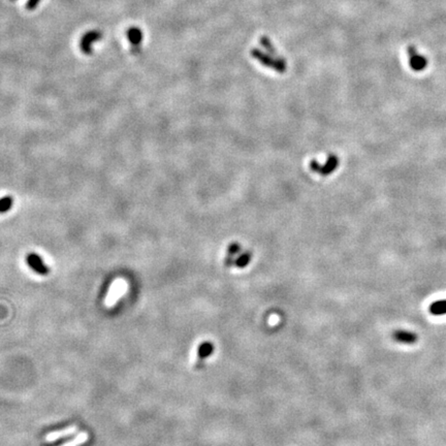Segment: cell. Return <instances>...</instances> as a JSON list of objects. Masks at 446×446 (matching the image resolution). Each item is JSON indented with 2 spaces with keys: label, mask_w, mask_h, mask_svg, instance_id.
Returning <instances> with one entry per match:
<instances>
[{
  "label": "cell",
  "mask_w": 446,
  "mask_h": 446,
  "mask_svg": "<svg viewBox=\"0 0 446 446\" xmlns=\"http://www.w3.org/2000/svg\"><path fill=\"white\" fill-rule=\"evenodd\" d=\"M251 56L254 57V59L258 60L265 67L272 68L278 72H284L286 70V62L282 58L272 57L258 49H252Z\"/></svg>",
  "instance_id": "1"
},
{
  "label": "cell",
  "mask_w": 446,
  "mask_h": 446,
  "mask_svg": "<svg viewBox=\"0 0 446 446\" xmlns=\"http://www.w3.org/2000/svg\"><path fill=\"white\" fill-rule=\"evenodd\" d=\"M103 38V33L98 30H91L86 32L82 37L80 41V48L81 51L86 54V55H90L92 53V46L95 42L101 40Z\"/></svg>",
  "instance_id": "2"
},
{
  "label": "cell",
  "mask_w": 446,
  "mask_h": 446,
  "mask_svg": "<svg viewBox=\"0 0 446 446\" xmlns=\"http://www.w3.org/2000/svg\"><path fill=\"white\" fill-rule=\"evenodd\" d=\"M126 289V284L123 280L119 279L117 281H115L109 291V295L106 299V306L107 307H112V306L118 301V299L124 294Z\"/></svg>",
  "instance_id": "3"
},
{
  "label": "cell",
  "mask_w": 446,
  "mask_h": 446,
  "mask_svg": "<svg viewBox=\"0 0 446 446\" xmlns=\"http://www.w3.org/2000/svg\"><path fill=\"white\" fill-rule=\"evenodd\" d=\"M215 346L214 344L210 341H205L199 344L197 348V360L195 362V368L201 369L205 365V361L209 359L210 356L214 353Z\"/></svg>",
  "instance_id": "4"
},
{
  "label": "cell",
  "mask_w": 446,
  "mask_h": 446,
  "mask_svg": "<svg viewBox=\"0 0 446 446\" xmlns=\"http://www.w3.org/2000/svg\"><path fill=\"white\" fill-rule=\"evenodd\" d=\"M27 262L32 270H34L40 275H47L49 273V269L46 266L44 260L35 253H30L27 256Z\"/></svg>",
  "instance_id": "5"
},
{
  "label": "cell",
  "mask_w": 446,
  "mask_h": 446,
  "mask_svg": "<svg viewBox=\"0 0 446 446\" xmlns=\"http://www.w3.org/2000/svg\"><path fill=\"white\" fill-rule=\"evenodd\" d=\"M393 339L399 343L412 344L416 342L417 336L414 333L408 332V330H397L393 334Z\"/></svg>",
  "instance_id": "6"
},
{
  "label": "cell",
  "mask_w": 446,
  "mask_h": 446,
  "mask_svg": "<svg viewBox=\"0 0 446 446\" xmlns=\"http://www.w3.org/2000/svg\"><path fill=\"white\" fill-rule=\"evenodd\" d=\"M75 432H76V427L75 426H71V427H68L66 429H63L61 431L50 433V434H48L46 436V440L47 441H55L57 439H61V438L70 436V435L74 434Z\"/></svg>",
  "instance_id": "7"
},
{
  "label": "cell",
  "mask_w": 446,
  "mask_h": 446,
  "mask_svg": "<svg viewBox=\"0 0 446 446\" xmlns=\"http://www.w3.org/2000/svg\"><path fill=\"white\" fill-rule=\"evenodd\" d=\"M127 38H128L129 43L137 49V47L142 44L143 41V32L142 30L137 27H132L128 31H127Z\"/></svg>",
  "instance_id": "8"
},
{
  "label": "cell",
  "mask_w": 446,
  "mask_h": 446,
  "mask_svg": "<svg viewBox=\"0 0 446 446\" xmlns=\"http://www.w3.org/2000/svg\"><path fill=\"white\" fill-rule=\"evenodd\" d=\"M430 312L433 315L446 314V301H437L433 303L430 307Z\"/></svg>",
  "instance_id": "9"
},
{
  "label": "cell",
  "mask_w": 446,
  "mask_h": 446,
  "mask_svg": "<svg viewBox=\"0 0 446 446\" xmlns=\"http://www.w3.org/2000/svg\"><path fill=\"white\" fill-rule=\"evenodd\" d=\"M410 60H411V65H412V67L414 68V69H422V68H424L425 67V65H426V60L423 58V57H420V56H417L413 51H412V49H410Z\"/></svg>",
  "instance_id": "10"
},
{
  "label": "cell",
  "mask_w": 446,
  "mask_h": 446,
  "mask_svg": "<svg viewBox=\"0 0 446 446\" xmlns=\"http://www.w3.org/2000/svg\"><path fill=\"white\" fill-rule=\"evenodd\" d=\"M87 440H88V434L86 432H83V433H80V434L75 438H73L72 440H70L66 443H63L60 446H79V445L87 442Z\"/></svg>",
  "instance_id": "11"
},
{
  "label": "cell",
  "mask_w": 446,
  "mask_h": 446,
  "mask_svg": "<svg viewBox=\"0 0 446 446\" xmlns=\"http://www.w3.org/2000/svg\"><path fill=\"white\" fill-rule=\"evenodd\" d=\"M12 202L14 200H12L11 196H4L0 199V213H5L10 210Z\"/></svg>",
  "instance_id": "12"
},
{
  "label": "cell",
  "mask_w": 446,
  "mask_h": 446,
  "mask_svg": "<svg viewBox=\"0 0 446 446\" xmlns=\"http://www.w3.org/2000/svg\"><path fill=\"white\" fill-rule=\"evenodd\" d=\"M250 260H251V254L248 252V253H244V254H242V255H240V257L235 261V263L238 267H241L242 269V267H245L246 265H248Z\"/></svg>",
  "instance_id": "13"
},
{
  "label": "cell",
  "mask_w": 446,
  "mask_h": 446,
  "mask_svg": "<svg viewBox=\"0 0 446 446\" xmlns=\"http://www.w3.org/2000/svg\"><path fill=\"white\" fill-rule=\"evenodd\" d=\"M260 44H261V46H263L267 51H269L270 53H272V54H274V55L276 54V49H275L273 43L270 41V38H267L266 36L260 37Z\"/></svg>",
  "instance_id": "14"
},
{
  "label": "cell",
  "mask_w": 446,
  "mask_h": 446,
  "mask_svg": "<svg viewBox=\"0 0 446 446\" xmlns=\"http://www.w3.org/2000/svg\"><path fill=\"white\" fill-rule=\"evenodd\" d=\"M41 2V0H28L26 3V8L28 10H33L36 8V6L38 5V3Z\"/></svg>",
  "instance_id": "15"
},
{
  "label": "cell",
  "mask_w": 446,
  "mask_h": 446,
  "mask_svg": "<svg viewBox=\"0 0 446 446\" xmlns=\"http://www.w3.org/2000/svg\"><path fill=\"white\" fill-rule=\"evenodd\" d=\"M11 1H15V0H11Z\"/></svg>",
  "instance_id": "16"
}]
</instances>
